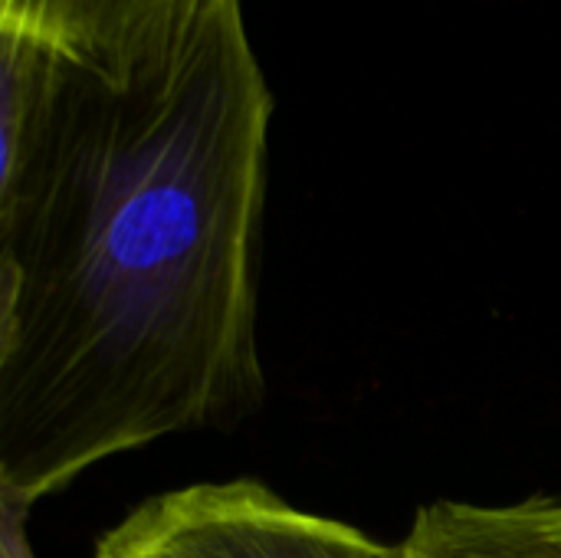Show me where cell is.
<instances>
[{
  "label": "cell",
  "mask_w": 561,
  "mask_h": 558,
  "mask_svg": "<svg viewBox=\"0 0 561 558\" xmlns=\"http://www.w3.org/2000/svg\"><path fill=\"white\" fill-rule=\"evenodd\" d=\"M273 92L240 0L128 79L0 30V500L266 401Z\"/></svg>",
  "instance_id": "cell-1"
},
{
  "label": "cell",
  "mask_w": 561,
  "mask_h": 558,
  "mask_svg": "<svg viewBox=\"0 0 561 558\" xmlns=\"http://www.w3.org/2000/svg\"><path fill=\"white\" fill-rule=\"evenodd\" d=\"M92 558H408L342 520L293 506L260 480L194 483L135 506Z\"/></svg>",
  "instance_id": "cell-2"
},
{
  "label": "cell",
  "mask_w": 561,
  "mask_h": 558,
  "mask_svg": "<svg viewBox=\"0 0 561 558\" xmlns=\"http://www.w3.org/2000/svg\"><path fill=\"white\" fill-rule=\"evenodd\" d=\"M217 3L224 0H0V30L128 79L178 59Z\"/></svg>",
  "instance_id": "cell-3"
},
{
  "label": "cell",
  "mask_w": 561,
  "mask_h": 558,
  "mask_svg": "<svg viewBox=\"0 0 561 558\" xmlns=\"http://www.w3.org/2000/svg\"><path fill=\"white\" fill-rule=\"evenodd\" d=\"M401 546L408 558H561V497L437 500L414 513Z\"/></svg>",
  "instance_id": "cell-4"
}]
</instances>
